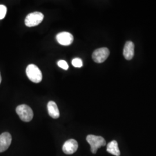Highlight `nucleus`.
<instances>
[{"label":"nucleus","instance_id":"f257e3e1","mask_svg":"<svg viewBox=\"0 0 156 156\" xmlns=\"http://www.w3.org/2000/svg\"><path fill=\"white\" fill-rule=\"evenodd\" d=\"M86 140L91 146V151L95 154L97 150L102 146L106 145L105 139L101 136H96L94 135H89L86 137Z\"/></svg>","mask_w":156,"mask_h":156},{"label":"nucleus","instance_id":"f03ea898","mask_svg":"<svg viewBox=\"0 0 156 156\" xmlns=\"http://www.w3.org/2000/svg\"><path fill=\"white\" fill-rule=\"evenodd\" d=\"M26 74L28 79L34 83H38L42 80V73L39 68L34 64L28 65L26 68Z\"/></svg>","mask_w":156,"mask_h":156},{"label":"nucleus","instance_id":"7ed1b4c3","mask_svg":"<svg viewBox=\"0 0 156 156\" xmlns=\"http://www.w3.org/2000/svg\"><path fill=\"white\" fill-rule=\"evenodd\" d=\"M16 112L20 119L23 122H30L33 118V111L32 109L27 105L23 104L19 105L16 109Z\"/></svg>","mask_w":156,"mask_h":156},{"label":"nucleus","instance_id":"20e7f679","mask_svg":"<svg viewBox=\"0 0 156 156\" xmlns=\"http://www.w3.org/2000/svg\"><path fill=\"white\" fill-rule=\"evenodd\" d=\"M44 18V15L39 12H34L28 14L25 19V24L26 26L31 27L38 26L42 22Z\"/></svg>","mask_w":156,"mask_h":156},{"label":"nucleus","instance_id":"39448f33","mask_svg":"<svg viewBox=\"0 0 156 156\" xmlns=\"http://www.w3.org/2000/svg\"><path fill=\"white\" fill-rule=\"evenodd\" d=\"M109 50L106 48H101L95 50L92 55L93 60L97 63L105 62L109 56Z\"/></svg>","mask_w":156,"mask_h":156},{"label":"nucleus","instance_id":"423d86ee","mask_svg":"<svg viewBox=\"0 0 156 156\" xmlns=\"http://www.w3.org/2000/svg\"><path fill=\"white\" fill-rule=\"evenodd\" d=\"M56 39L60 45L69 46L73 44V37L68 32H62L56 35Z\"/></svg>","mask_w":156,"mask_h":156},{"label":"nucleus","instance_id":"0eeeda50","mask_svg":"<svg viewBox=\"0 0 156 156\" xmlns=\"http://www.w3.org/2000/svg\"><path fill=\"white\" fill-rule=\"evenodd\" d=\"M11 135L9 133H4L0 135V153L6 151L11 144Z\"/></svg>","mask_w":156,"mask_h":156},{"label":"nucleus","instance_id":"6e6552de","mask_svg":"<svg viewBox=\"0 0 156 156\" xmlns=\"http://www.w3.org/2000/svg\"><path fill=\"white\" fill-rule=\"evenodd\" d=\"M78 148V144L76 140L71 139L67 140L62 146V151L67 154H72L76 152Z\"/></svg>","mask_w":156,"mask_h":156},{"label":"nucleus","instance_id":"1a4fd4ad","mask_svg":"<svg viewBox=\"0 0 156 156\" xmlns=\"http://www.w3.org/2000/svg\"><path fill=\"white\" fill-rule=\"evenodd\" d=\"M134 43L131 41H127L123 49V56L127 60H131L134 56Z\"/></svg>","mask_w":156,"mask_h":156},{"label":"nucleus","instance_id":"9d476101","mask_svg":"<svg viewBox=\"0 0 156 156\" xmlns=\"http://www.w3.org/2000/svg\"><path fill=\"white\" fill-rule=\"evenodd\" d=\"M48 111L50 117L53 119H58L60 117V112L55 102L50 101L48 104Z\"/></svg>","mask_w":156,"mask_h":156},{"label":"nucleus","instance_id":"9b49d317","mask_svg":"<svg viewBox=\"0 0 156 156\" xmlns=\"http://www.w3.org/2000/svg\"><path fill=\"white\" fill-rule=\"evenodd\" d=\"M106 151L114 156H120V151L118 147L117 141L116 140H112L108 144Z\"/></svg>","mask_w":156,"mask_h":156},{"label":"nucleus","instance_id":"f8f14e48","mask_svg":"<svg viewBox=\"0 0 156 156\" xmlns=\"http://www.w3.org/2000/svg\"><path fill=\"white\" fill-rule=\"evenodd\" d=\"M72 64L73 67L80 68L83 66V62L79 58H75L72 60Z\"/></svg>","mask_w":156,"mask_h":156},{"label":"nucleus","instance_id":"ddd939ff","mask_svg":"<svg viewBox=\"0 0 156 156\" xmlns=\"http://www.w3.org/2000/svg\"><path fill=\"white\" fill-rule=\"evenodd\" d=\"M7 8L4 5H0V20L4 19L5 16Z\"/></svg>","mask_w":156,"mask_h":156},{"label":"nucleus","instance_id":"4468645a","mask_svg":"<svg viewBox=\"0 0 156 156\" xmlns=\"http://www.w3.org/2000/svg\"><path fill=\"white\" fill-rule=\"evenodd\" d=\"M57 65L58 66V67H60L61 68L64 69V70H67L69 68L67 62H66L65 60H62L57 62Z\"/></svg>","mask_w":156,"mask_h":156},{"label":"nucleus","instance_id":"2eb2a0df","mask_svg":"<svg viewBox=\"0 0 156 156\" xmlns=\"http://www.w3.org/2000/svg\"><path fill=\"white\" fill-rule=\"evenodd\" d=\"M1 80H2V78H1V73H0V84L1 82Z\"/></svg>","mask_w":156,"mask_h":156}]
</instances>
